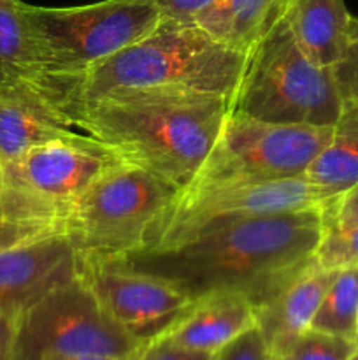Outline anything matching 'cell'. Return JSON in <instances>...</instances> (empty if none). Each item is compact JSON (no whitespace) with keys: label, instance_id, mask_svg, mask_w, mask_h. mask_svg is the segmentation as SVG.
<instances>
[{"label":"cell","instance_id":"cell-24","mask_svg":"<svg viewBox=\"0 0 358 360\" xmlns=\"http://www.w3.org/2000/svg\"><path fill=\"white\" fill-rule=\"evenodd\" d=\"M214 360H276V357L258 327H253L221 348Z\"/></svg>","mask_w":358,"mask_h":360},{"label":"cell","instance_id":"cell-15","mask_svg":"<svg viewBox=\"0 0 358 360\" xmlns=\"http://www.w3.org/2000/svg\"><path fill=\"white\" fill-rule=\"evenodd\" d=\"M253 327H256L253 302L241 292L220 290L195 299L190 311L160 338L179 347L218 354Z\"/></svg>","mask_w":358,"mask_h":360},{"label":"cell","instance_id":"cell-31","mask_svg":"<svg viewBox=\"0 0 358 360\" xmlns=\"http://www.w3.org/2000/svg\"><path fill=\"white\" fill-rule=\"evenodd\" d=\"M347 37H350V42H358V18H351Z\"/></svg>","mask_w":358,"mask_h":360},{"label":"cell","instance_id":"cell-25","mask_svg":"<svg viewBox=\"0 0 358 360\" xmlns=\"http://www.w3.org/2000/svg\"><path fill=\"white\" fill-rule=\"evenodd\" d=\"M344 101L358 104V42H350L343 58L332 67Z\"/></svg>","mask_w":358,"mask_h":360},{"label":"cell","instance_id":"cell-2","mask_svg":"<svg viewBox=\"0 0 358 360\" xmlns=\"http://www.w3.org/2000/svg\"><path fill=\"white\" fill-rule=\"evenodd\" d=\"M60 109L121 162L185 188L213 150L230 98L181 86L116 88Z\"/></svg>","mask_w":358,"mask_h":360},{"label":"cell","instance_id":"cell-32","mask_svg":"<svg viewBox=\"0 0 358 360\" xmlns=\"http://www.w3.org/2000/svg\"><path fill=\"white\" fill-rule=\"evenodd\" d=\"M347 360H358V348L353 352V355H351V357L347 359Z\"/></svg>","mask_w":358,"mask_h":360},{"label":"cell","instance_id":"cell-20","mask_svg":"<svg viewBox=\"0 0 358 360\" xmlns=\"http://www.w3.org/2000/svg\"><path fill=\"white\" fill-rule=\"evenodd\" d=\"M62 211L0 179V252L60 231Z\"/></svg>","mask_w":358,"mask_h":360},{"label":"cell","instance_id":"cell-18","mask_svg":"<svg viewBox=\"0 0 358 360\" xmlns=\"http://www.w3.org/2000/svg\"><path fill=\"white\" fill-rule=\"evenodd\" d=\"M0 86L32 88L48 97L41 49L20 0H0Z\"/></svg>","mask_w":358,"mask_h":360},{"label":"cell","instance_id":"cell-9","mask_svg":"<svg viewBox=\"0 0 358 360\" xmlns=\"http://www.w3.org/2000/svg\"><path fill=\"white\" fill-rule=\"evenodd\" d=\"M314 207L326 210L318 192L304 176L276 181L225 179L188 185L179 190L151 248L179 245L246 218Z\"/></svg>","mask_w":358,"mask_h":360},{"label":"cell","instance_id":"cell-7","mask_svg":"<svg viewBox=\"0 0 358 360\" xmlns=\"http://www.w3.org/2000/svg\"><path fill=\"white\" fill-rule=\"evenodd\" d=\"M144 347L102 309L83 278L77 276L18 315L11 360L128 357Z\"/></svg>","mask_w":358,"mask_h":360},{"label":"cell","instance_id":"cell-11","mask_svg":"<svg viewBox=\"0 0 358 360\" xmlns=\"http://www.w3.org/2000/svg\"><path fill=\"white\" fill-rule=\"evenodd\" d=\"M121 164L104 144L88 136L32 148L0 169V179L34 193L60 211L67 210L109 169Z\"/></svg>","mask_w":358,"mask_h":360},{"label":"cell","instance_id":"cell-16","mask_svg":"<svg viewBox=\"0 0 358 360\" xmlns=\"http://www.w3.org/2000/svg\"><path fill=\"white\" fill-rule=\"evenodd\" d=\"M295 41L316 63L333 67L350 44L344 0H288L283 13Z\"/></svg>","mask_w":358,"mask_h":360},{"label":"cell","instance_id":"cell-5","mask_svg":"<svg viewBox=\"0 0 358 360\" xmlns=\"http://www.w3.org/2000/svg\"><path fill=\"white\" fill-rule=\"evenodd\" d=\"M332 67L305 55L281 16L248 53L230 112L272 123L330 127L343 111Z\"/></svg>","mask_w":358,"mask_h":360},{"label":"cell","instance_id":"cell-4","mask_svg":"<svg viewBox=\"0 0 358 360\" xmlns=\"http://www.w3.org/2000/svg\"><path fill=\"white\" fill-rule=\"evenodd\" d=\"M179 190L121 162L63 211L60 227L79 259H123L154 246Z\"/></svg>","mask_w":358,"mask_h":360},{"label":"cell","instance_id":"cell-33","mask_svg":"<svg viewBox=\"0 0 358 360\" xmlns=\"http://www.w3.org/2000/svg\"><path fill=\"white\" fill-rule=\"evenodd\" d=\"M354 341H357L358 345V316H357V329H354Z\"/></svg>","mask_w":358,"mask_h":360},{"label":"cell","instance_id":"cell-14","mask_svg":"<svg viewBox=\"0 0 358 360\" xmlns=\"http://www.w3.org/2000/svg\"><path fill=\"white\" fill-rule=\"evenodd\" d=\"M336 271L323 269L314 259L272 301L256 309V327L270 352L279 359L311 322L329 290Z\"/></svg>","mask_w":358,"mask_h":360},{"label":"cell","instance_id":"cell-26","mask_svg":"<svg viewBox=\"0 0 358 360\" xmlns=\"http://www.w3.org/2000/svg\"><path fill=\"white\" fill-rule=\"evenodd\" d=\"M216 354L211 352L192 350V348L179 347L171 343L164 338L150 341L146 347L140 350L139 360H214Z\"/></svg>","mask_w":358,"mask_h":360},{"label":"cell","instance_id":"cell-12","mask_svg":"<svg viewBox=\"0 0 358 360\" xmlns=\"http://www.w3.org/2000/svg\"><path fill=\"white\" fill-rule=\"evenodd\" d=\"M79 255L60 231L0 252V308L20 315L79 276Z\"/></svg>","mask_w":358,"mask_h":360},{"label":"cell","instance_id":"cell-3","mask_svg":"<svg viewBox=\"0 0 358 360\" xmlns=\"http://www.w3.org/2000/svg\"><path fill=\"white\" fill-rule=\"evenodd\" d=\"M248 53L223 44L197 23L165 20L153 32L53 88L58 108L116 88L181 86L232 98Z\"/></svg>","mask_w":358,"mask_h":360},{"label":"cell","instance_id":"cell-23","mask_svg":"<svg viewBox=\"0 0 358 360\" xmlns=\"http://www.w3.org/2000/svg\"><path fill=\"white\" fill-rule=\"evenodd\" d=\"M314 260L329 271L358 267V225L347 229L325 225L323 238L314 252Z\"/></svg>","mask_w":358,"mask_h":360},{"label":"cell","instance_id":"cell-21","mask_svg":"<svg viewBox=\"0 0 358 360\" xmlns=\"http://www.w3.org/2000/svg\"><path fill=\"white\" fill-rule=\"evenodd\" d=\"M358 316V267L336 269L333 280L311 322L312 330L354 340Z\"/></svg>","mask_w":358,"mask_h":360},{"label":"cell","instance_id":"cell-8","mask_svg":"<svg viewBox=\"0 0 358 360\" xmlns=\"http://www.w3.org/2000/svg\"><path fill=\"white\" fill-rule=\"evenodd\" d=\"M332 132L333 125L272 123L228 111L213 150L188 185L300 178L329 144Z\"/></svg>","mask_w":358,"mask_h":360},{"label":"cell","instance_id":"cell-27","mask_svg":"<svg viewBox=\"0 0 358 360\" xmlns=\"http://www.w3.org/2000/svg\"><path fill=\"white\" fill-rule=\"evenodd\" d=\"M325 221L339 229L358 225V185L326 207Z\"/></svg>","mask_w":358,"mask_h":360},{"label":"cell","instance_id":"cell-10","mask_svg":"<svg viewBox=\"0 0 358 360\" xmlns=\"http://www.w3.org/2000/svg\"><path fill=\"white\" fill-rule=\"evenodd\" d=\"M79 276L123 330L147 345L183 319L193 301L167 281L133 271L119 260L79 259Z\"/></svg>","mask_w":358,"mask_h":360},{"label":"cell","instance_id":"cell-13","mask_svg":"<svg viewBox=\"0 0 358 360\" xmlns=\"http://www.w3.org/2000/svg\"><path fill=\"white\" fill-rule=\"evenodd\" d=\"M81 136L65 112L42 94L25 86H0V169L32 148Z\"/></svg>","mask_w":358,"mask_h":360},{"label":"cell","instance_id":"cell-30","mask_svg":"<svg viewBox=\"0 0 358 360\" xmlns=\"http://www.w3.org/2000/svg\"><path fill=\"white\" fill-rule=\"evenodd\" d=\"M139 354L128 355V357H112V355H76V357H65L58 360H139Z\"/></svg>","mask_w":358,"mask_h":360},{"label":"cell","instance_id":"cell-19","mask_svg":"<svg viewBox=\"0 0 358 360\" xmlns=\"http://www.w3.org/2000/svg\"><path fill=\"white\" fill-rule=\"evenodd\" d=\"M288 0H216L195 18L202 30L223 44L249 53L283 16Z\"/></svg>","mask_w":358,"mask_h":360},{"label":"cell","instance_id":"cell-1","mask_svg":"<svg viewBox=\"0 0 358 360\" xmlns=\"http://www.w3.org/2000/svg\"><path fill=\"white\" fill-rule=\"evenodd\" d=\"M325 225L321 207L265 214L118 260L130 269L167 281L192 301L213 292L234 290L258 309L311 264Z\"/></svg>","mask_w":358,"mask_h":360},{"label":"cell","instance_id":"cell-28","mask_svg":"<svg viewBox=\"0 0 358 360\" xmlns=\"http://www.w3.org/2000/svg\"><path fill=\"white\" fill-rule=\"evenodd\" d=\"M160 9L165 20L181 21V23H195L200 13L213 6L216 0H153Z\"/></svg>","mask_w":358,"mask_h":360},{"label":"cell","instance_id":"cell-17","mask_svg":"<svg viewBox=\"0 0 358 360\" xmlns=\"http://www.w3.org/2000/svg\"><path fill=\"white\" fill-rule=\"evenodd\" d=\"M304 178L318 192L325 207L358 185V104L343 102L329 144L311 162Z\"/></svg>","mask_w":358,"mask_h":360},{"label":"cell","instance_id":"cell-6","mask_svg":"<svg viewBox=\"0 0 358 360\" xmlns=\"http://www.w3.org/2000/svg\"><path fill=\"white\" fill-rule=\"evenodd\" d=\"M44 62L48 97L62 79L135 44L161 21L153 0H104L77 7L25 4Z\"/></svg>","mask_w":358,"mask_h":360},{"label":"cell","instance_id":"cell-22","mask_svg":"<svg viewBox=\"0 0 358 360\" xmlns=\"http://www.w3.org/2000/svg\"><path fill=\"white\" fill-rule=\"evenodd\" d=\"M357 348L354 340L309 329L276 360H347Z\"/></svg>","mask_w":358,"mask_h":360},{"label":"cell","instance_id":"cell-29","mask_svg":"<svg viewBox=\"0 0 358 360\" xmlns=\"http://www.w3.org/2000/svg\"><path fill=\"white\" fill-rule=\"evenodd\" d=\"M16 320H18L16 313L0 308V360L13 359Z\"/></svg>","mask_w":358,"mask_h":360}]
</instances>
